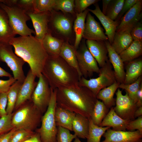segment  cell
Here are the masks:
<instances>
[{"label":"cell","instance_id":"obj_1","mask_svg":"<svg viewBox=\"0 0 142 142\" xmlns=\"http://www.w3.org/2000/svg\"><path fill=\"white\" fill-rule=\"evenodd\" d=\"M56 89L57 105L76 114L90 118L98 99L90 90L79 85Z\"/></svg>","mask_w":142,"mask_h":142},{"label":"cell","instance_id":"obj_2","mask_svg":"<svg viewBox=\"0 0 142 142\" xmlns=\"http://www.w3.org/2000/svg\"><path fill=\"white\" fill-rule=\"evenodd\" d=\"M9 43L14 47L15 53L28 63L32 73L38 78L49 56L42 42L32 35L15 37Z\"/></svg>","mask_w":142,"mask_h":142},{"label":"cell","instance_id":"obj_3","mask_svg":"<svg viewBox=\"0 0 142 142\" xmlns=\"http://www.w3.org/2000/svg\"><path fill=\"white\" fill-rule=\"evenodd\" d=\"M42 74L53 90L78 86L80 78L77 71L59 56H48Z\"/></svg>","mask_w":142,"mask_h":142},{"label":"cell","instance_id":"obj_4","mask_svg":"<svg viewBox=\"0 0 142 142\" xmlns=\"http://www.w3.org/2000/svg\"><path fill=\"white\" fill-rule=\"evenodd\" d=\"M43 114L34 105L31 100L28 101L12 113V125L16 130L34 131L40 124Z\"/></svg>","mask_w":142,"mask_h":142},{"label":"cell","instance_id":"obj_5","mask_svg":"<svg viewBox=\"0 0 142 142\" xmlns=\"http://www.w3.org/2000/svg\"><path fill=\"white\" fill-rule=\"evenodd\" d=\"M50 101L46 111L42 115L40 127L36 130L42 142H56L57 127L55 118V109L57 105L56 89L51 88Z\"/></svg>","mask_w":142,"mask_h":142},{"label":"cell","instance_id":"obj_6","mask_svg":"<svg viewBox=\"0 0 142 142\" xmlns=\"http://www.w3.org/2000/svg\"><path fill=\"white\" fill-rule=\"evenodd\" d=\"M116 81L113 67L108 59L100 68L97 77L88 79L82 77L79 79L78 85L88 88L96 97L101 90Z\"/></svg>","mask_w":142,"mask_h":142},{"label":"cell","instance_id":"obj_7","mask_svg":"<svg viewBox=\"0 0 142 142\" xmlns=\"http://www.w3.org/2000/svg\"><path fill=\"white\" fill-rule=\"evenodd\" d=\"M0 7L6 13L9 24L16 35L25 36L35 34L34 31L27 24L26 22L30 18L25 11L16 6H8L1 2Z\"/></svg>","mask_w":142,"mask_h":142},{"label":"cell","instance_id":"obj_8","mask_svg":"<svg viewBox=\"0 0 142 142\" xmlns=\"http://www.w3.org/2000/svg\"><path fill=\"white\" fill-rule=\"evenodd\" d=\"M12 47L9 43H0V61L6 63L16 80L23 83L26 77L23 70L26 62L14 53Z\"/></svg>","mask_w":142,"mask_h":142},{"label":"cell","instance_id":"obj_9","mask_svg":"<svg viewBox=\"0 0 142 142\" xmlns=\"http://www.w3.org/2000/svg\"><path fill=\"white\" fill-rule=\"evenodd\" d=\"M76 54L78 66L82 76L87 78L92 77L94 73L98 74L100 70L96 60L88 49L85 39L82 40Z\"/></svg>","mask_w":142,"mask_h":142},{"label":"cell","instance_id":"obj_10","mask_svg":"<svg viewBox=\"0 0 142 142\" xmlns=\"http://www.w3.org/2000/svg\"><path fill=\"white\" fill-rule=\"evenodd\" d=\"M37 85L31 98L34 105L43 114L47 110L51 97V88L42 74L38 78Z\"/></svg>","mask_w":142,"mask_h":142},{"label":"cell","instance_id":"obj_11","mask_svg":"<svg viewBox=\"0 0 142 142\" xmlns=\"http://www.w3.org/2000/svg\"><path fill=\"white\" fill-rule=\"evenodd\" d=\"M115 93L116 106L114 108L115 113L124 119L129 121L135 119L134 113L138 108L136 103L130 98L126 92L123 95L119 88Z\"/></svg>","mask_w":142,"mask_h":142},{"label":"cell","instance_id":"obj_12","mask_svg":"<svg viewBox=\"0 0 142 142\" xmlns=\"http://www.w3.org/2000/svg\"><path fill=\"white\" fill-rule=\"evenodd\" d=\"M26 13L30 18L34 29V37L42 42L46 35L50 33L49 24L50 12H38L31 11Z\"/></svg>","mask_w":142,"mask_h":142},{"label":"cell","instance_id":"obj_13","mask_svg":"<svg viewBox=\"0 0 142 142\" xmlns=\"http://www.w3.org/2000/svg\"><path fill=\"white\" fill-rule=\"evenodd\" d=\"M85 23L83 38L87 40H108L107 36L99 23L89 13H88Z\"/></svg>","mask_w":142,"mask_h":142},{"label":"cell","instance_id":"obj_14","mask_svg":"<svg viewBox=\"0 0 142 142\" xmlns=\"http://www.w3.org/2000/svg\"><path fill=\"white\" fill-rule=\"evenodd\" d=\"M105 139L102 142H141L142 134L135 131H116L108 129L103 135Z\"/></svg>","mask_w":142,"mask_h":142},{"label":"cell","instance_id":"obj_15","mask_svg":"<svg viewBox=\"0 0 142 142\" xmlns=\"http://www.w3.org/2000/svg\"><path fill=\"white\" fill-rule=\"evenodd\" d=\"M51 16L49 26L58 34L68 37L72 31V23L69 17L61 13H56L54 10L50 12Z\"/></svg>","mask_w":142,"mask_h":142},{"label":"cell","instance_id":"obj_16","mask_svg":"<svg viewBox=\"0 0 142 142\" xmlns=\"http://www.w3.org/2000/svg\"><path fill=\"white\" fill-rule=\"evenodd\" d=\"M36 77L30 69L19 89L14 110H16L26 102L31 100L37 84L35 81Z\"/></svg>","mask_w":142,"mask_h":142},{"label":"cell","instance_id":"obj_17","mask_svg":"<svg viewBox=\"0 0 142 142\" xmlns=\"http://www.w3.org/2000/svg\"><path fill=\"white\" fill-rule=\"evenodd\" d=\"M142 0L137 2L121 19L116 32H118L133 27L139 22L142 18Z\"/></svg>","mask_w":142,"mask_h":142},{"label":"cell","instance_id":"obj_18","mask_svg":"<svg viewBox=\"0 0 142 142\" xmlns=\"http://www.w3.org/2000/svg\"><path fill=\"white\" fill-rule=\"evenodd\" d=\"M95 8L92 9L87 8L89 12L95 15L99 20L105 30V34L108 41L111 44L113 41L117 28L120 23L119 21H113L104 14L100 10L99 6L95 3Z\"/></svg>","mask_w":142,"mask_h":142},{"label":"cell","instance_id":"obj_19","mask_svg":"<svg viewBox=\"0 0 142 142\" xmlns=\"http://www.w3.org/2000/svg\"><path fill=\"white\" fill-rule=\"evenodd\" d=\"M105 43L108 50V59L113 68L116 81L120 84L123 83L125 72L124 69V62L108 41H105Z\"/></svg>","mask_w":142,"mask_h":142},{"label":"cell","instance_id":"obj_20","mask_svg":"<svg viewBox=\"0 0 142 142\" xmlns=\"http://www.w3.org/2000/svg\"><path fill=\"white\" fill-rule=\"evenodd\" d=\"M85 43L89 51L99 66L103 67L108 60L105 41L86 40Z\"/></svg>","mask_w":142,"mask_h":142},{"label":"cell","instance_id":"obj_21","mask_svg":"<svg viewBox=\"0 0 142 142\" xmlns=\"http://www.w3.org/2000/svg\"><path fill=\"white\" fill-rule=\"evenodd\" d=\"M130 121L124 119L119 116L115 113L113 107L110 108L99 126H109L112 127L113 130L126 131Z\"/></svg>","mask_w":142,"mask_h":142},{"label":"cell","instance_id":"obj_22","mask_svg":"<svg viewBox=\"0 0 142 142\" xmlns=\"http://www.w3.org/2000/svg\"><path fill=\"white\" fill-rule=\"evenodd\" d=\"M132 28H129L118 32H116L111 45L119 54L128 48L133 41L130 34Z\"/></svg>","mask_w":142,"mask_h":142},{"label":"cell","instance_id":"obj_23","mask_svg":"<svg viewBox=\"0 0 142 142\" xmlns=\"http://www.w3.org/2000/svg\"><path fill=\"white\" fill-rule=\"evenodd\" d=\"M76 114L57 105L55 118L56 126L72 131V124Z\"/></svg>","mask_w":142,"mask_h":142},{"label":"cell","instance_id":"obj_24","mask_svg":"<svg viewBox=\"0 0 142 142\" xmlns=\"http://www.w3.org/2000/svg\"><path fill=\"white\" fill-rule=\"evenodd\" d=\"M64 41L53 36L50 33L46 35L42 41V45L49 56H59L60 50Z\"/></svg>","mask_w":142,"mask_h":142},{"label":"cell","instance_id":"obj_25","mask_svg":"<svg viewBox=\"0 0 142 142\" xmlns=\"http://www.w3.org/2000/svg\"><path fill=\"white\" fill-rule=\"evenodd\" d=\"M123 83L130 84L136 81L142 74V60L138 58L127 63Z\"/></svg>","mask_w":142,"mask_h":142},{"label":"cell","instance_id":"obj_26","mask_svg":"<svg viewBox=\"0 0 142 142\" xmlns=\"http://www.w3.org/2000/svg\"><path fill=\"white\" fill-rule=\"evenodd\" d=\"M89 127V118L79 114H76L72 124V130L77 137L87 138Z\"/></svg>","mask_w":142,"mask_h":142},{"label":"cell","instance_id":"obj_27","mask_svg":"<svg viewBox=\"0 0 142 142\" xmlns=\"http://www.w3.org/2000/svg\"><path fill=\"white\" fill-rule=\"evenodd\" d=\"M16 35L9 24L6 13L0 7V43H9Z\"/></svg>","mask_w":142,"mask_h":142},{"label":"cell","instance_id":"obj_28","mask_svg":"<svg viewBox=\"0 0 142 142\" xmlns=\"http://www.w3.org/2000/svg\"><path fill=\"white\" fill-rule=\"evenodd\" d=\"M76 51L73 46L64 42L61 48L59 56L77 71L80 78L82 76L78 66Z\"/></svg>","mask_w":142,"mask_h":142},{"label":"cell","instance_id":"obj_29","mask_svg":"<svg viewBox=\"0 0 142 142\" xmlns=\"http://www.w3.org/2000/svg\"><path fill=\"white\" fill-rule=\"evenodd\" d=\"M120 83L116 81L111 85L101 90L96 96L98 99L102 101L106 107L111 108L115 105L114 97Z\"/></svg>","mask_w":142,"mask_h":142},{"label":"cell","instance_id":"obj_30","mask_svg":"<svg viewBox=\"0 0 142 142\" xmlns=\"http://www.w3.org/2000/svg\"><path fill=\"white\" fill-rule=\"evenodd\" d=\"M89 12L87 8L83 12L76 14V18L73 26L75 35V39L73 46L76 50L78 48L82 39L85 28V20Z\"/></svg>","mask_w":142,"mask_h":142},{"label":"cell","instance_id":"obj_31","mask_svg":"<svg viewBox=\"0 0 142 142\" xmlns=\"http://www.w3.org/2000/svg\"><path fill=\"white\" fill-rule=\"evenodd\" d=\"M142 54V42L133 40L119 55L123 62L128 63L136 59Z\"/></svg>","mask_w":142,"mask_h":142},{"label":"cell","instance_id":"obj_32","mask_svg":"<svg viewBox=\"0 0 142 142\" xmlns=\"http://www.w3.org/2000/svg\"><path fill=\"white\" fill-rule=\"evenodd\" d=\"M22 83L16 80L10 87L7 92V103L6 109L7 114L13 113L17 100L19 89Z\"/></svg>","mask_w":142,"mask_h":142},{"label":"cell","instance_id":"obj_33","mask_svg":"<svg viewBox=\"0 0 142 142\" xmlns=\"http://www.w3.org/2000/svg\"><path fill=\"white\" fill-rule=\"evenodd\" d=\"M108 109L102 102L97 100L90 117L94 124L99 126L108 113Z\"/></svg>","mask_w":142,"mask_h":142},{"label":"cell","instance_id":"obj_34","mask_svg":"<svg viewBox=\"0 0 142 142\" xmlns=\"http://www.w3.org/2000/svg\"><path fill=\"white\" fill-rule=\"evenodd\" d=\"M89 127L87 142H100L101 137L106 131L110 128L109 126L102 127L97 125L89 118Z\"/></svg>","mask_w":142,"mask_h":142},{"label":"cell","instance_id":"obj_35","mask_svg":"<svg viewBox=\"0 0 142 142\" xmlns=\"http://www.w3.org/2000/svg\"><path fill=\"white\" fill-rule=\"evenodd\" d=\"M142 77H140L133 83L129 84H120L119 88L124 90L129 97L136 103L137 102V94L142 83Z\"/></svg>","mask_w":142,"mask_h":142},{"label":"cell","instance_id":"obj_36","mask_svg":"<svg viewBox=\"0 0 142 142\" xmlns=\"http://www.w3.org/2000/svg\"><path fill=\"white\" fill-rule=\"evenodd\" d=\"M124 0H111L108 7L105 15L115 21L122 9Z\"/></svg>","mask_w":142,"mask_h":142},{"label":"cell","instance_id":"obj_37","mask_svg":"<svg viewBox=\"0 0 142 142\" xmlns=\"http://www.w3.org/2000/svg\"><path fill=\"white\" fill-rule=\"evenodd\" d=\"M74 0H55L54 10H60L64 13L74 14Z\"/></svg>","mask_w":142,"mask_h":142},{"label":"cell","instance_id":"obj_38","mask_svg":"<svg viewBox=\"0 0 142 142\" xmlns=\"http://www.w3.org/2000/svg\"><path fill=\"white\" fill-rule=\"evenodd\" d=\"M55 0H35L34 11L41 12L54 10Z\"/></svg>","mask_w":142,"mask_h":142},{"label":"cell","instance_id":"obj_39","mask_svg":"<svg viewBox=\"0 0 142 142\" xmlns=\"http://www.w3.org/2000/svg\"><path fill=\"white\" fill-rule=\"evenodd\" d=\"M35 132L23 129L16 130L12 135L9 142H23Z\"/></svg>","mask_w":142,"mask_h":142},{"label":"cell","instance_id":"obj_40","mask_svg":"<svg viewBox=\"0 0 142 142\" xmlns=\"http://www.w3.org/2000/svg\"><path fill=\"white\" fill-rule=\"evenodd\" d=\"M77 137L74 134H71L69 130L60 126L57 127L56 142H72Z\"/></svg>","mask_w":142,"mask_h":142},{"label":"cell","instance_id":"obj_41","mask_svg":"<svg viewBox=\"0 0 142 142\" xmlns=\"http://www.w3.org/2000/svg\"><path fill=\"white\" fill-rule=\"evenodd\" d=\"M12 113L0 118V136L8 133L13 128L12 125Z\"/></svg>","mask_w":142,"mask_h":142},{"label":"cell","instance_id":"obj_42","mask_svg":"<svg viewBox=\"0 0 142 142\" xmlns=\"http://www.w3.org/2000/svg\"><path fill=\"white\" fill-rule=\"evenodd\" d=\"M98 0H74V11L77 13L83 12L89 6L92 4L97 3Z\"/></svg>","mask_w":142,"mask_h":142},{"label":"cell","instance_id":"obj_43","mask_svg":"<svg viewBox=\"0 0 142 142\" xmlns=\"http://www.w3.org/2000/svg\"><path fill=\"white\" fill-rule=\"evenodd\" d=\"M130 34L133 40L142 42V24L139 22L132 27Z\"/></svg>","mask_w":142,"mask_h":142},{"label":"cell","instance_id":"obj_44","mask_svg":"<svg viewBox=\"0 0 142 142\" xmlns=\"http://www.w3.org/2000/svg\"><path fill=\"white\" fill-rule=\"evenodd\" d=\"M35 0H18L16 6L25 11L26 13L34 11Z\"/></svg>","mask_w":142,"mask_h":142},{"label":"cell","instance_id":"obj_45","mask_svg":"<svg viewBox=\"0 0 142 142\" xmlns=\"http://www.w3.org/2000/svg\"><path fill=\"white\" fill-rule=\"evenodd\" d=\"M136 129L142 134V116L138 117L136 119L130 121L128 124L126 130L132 131Z\"/></svg>","mask_w":142,"mask_h":142},{"label":"cell","instance_id":"obj_46","mask_svg":"<svg viewBox=\"0 0 142 142\" xmlns=\"http://www.w3.org/2000/svg\"><path fill=\"white\" fill-rule=\"evenodd\" d=\"M138 0H124L121 10L115 21H119L125 14L135 4Z\"/></svg>","mask_w":142,"mask_h":142},{"label":"cell","instance_id":"obj_47","mask_svg":"<svg viewBox=\"0 0 142 142\" xmlns=\"http://www.w3.org/2000/svg\"><path fill=\"white\" fill-rule=\"evenodd\" d=\"M7 92L0 93V117L4 116L7 115L6 109L7 103Z\"/></svg>","mask_w":142,"mask_h":142},{"label":"cell","instance_id":"obj_48","mask_svg":"<svg viewBox=\"0 0 142 142\" xmlns=\"http://www.w3.org/2000/svg\"><path fill=\"white\" fill-rule=\"evenodd\" d=\"M16 80L12 77L7 80L0 79V93L7 92L10 87Z\"/></svg>","mask_w":142,"mask_h":142},{"label":"cell","instance_id":"obj_49","mask_svg":"<svg viewBox=\"0 0 142 142\" xmlns=\"http://www.w3.org/2000/svg\"><path fill=\"white\" fill-rule=\"evenodd\" d=\"M16 130L13 128L9 132L0 136V142H9L10 138Z\"/></svg>","mask_w":142,"mask_h":142},{"label":"cell","instance_id":"obj_50","mask_svg":"<svg viewBox=\"0 0 142 142\" xmlns=\"http://www.w3.org/2000/svg\"><path fill=\"white\" fill-rule=\"evenodd\" d=\"M23 142H42L39 134L37 132Z\"/></svg>","mask_w":142,"mask_h":142},{"label":"cell","instance_id":"obj_51","mask_svg":"<svg viewBox=\"0 0 142 142\" xmlns=\"http://www.w3.org/2000/svg\"><path fill=\"white\" fill-rule=\"evenodd\" d=\"M138 108L142 106V84L141 83L137 94V102L136 103Z\"/></svg>","mask_w":142,"mask_h":142},{"label":"cell","instance_id":"obj_52","mask_svg":"<svg viewBox=\"0 0 142 142\" xmlns=\"http://www.w3.org/2000/svg\"><path fill=\"white\" fill-rule=\"evenodd\" d=\"M111 0H102V12L105 15L109 6V5Z\"/></svg>","mask_w":142,"mask_h":142},{"label":"cell","instance_id":"obj_53","mask_svg":"<svg viewBox=\"0 0 142 142\" xmlns=\"http://www.w3.org/2000/svg\"><path fill=\"white\" fill-rule=\"evenodd\" d=\"M5 77L9 78L12 77V75L0 66V77Z\"/></svg>","mask_w":142,"mask_h":142},{"label":"cell","instance_id":"obj_54","mask_svg":"<svg viewBox=\"0 0 142 142\" xmlns=\"http://www.w3.org/2000/svg\"><path fill=\"white\" fill-rule=\"evenodd\" d=\"M142 116V106L138 107L135 110L134 113V117L135 118Z\"/></svg>","mask_w":142,"mask_h":142},{"label":"cell","instance_id":"obj_55","mask_svg":"<svg viewBox=\"0 0 142 142\" xmlns=\"http://www.w3.org/2000/svg\"><path fill=\"white\" fill-rule=\"evenodd\" d=\"M74 142H82L79 138L77 137L74 139Z\"/></svg>","mask_w":142,"mask_h":142},{"label":"cell","instance_id":"obj_56","mask_svg":"<svg viewBox=\"0 0 142 142\" xmlns=\"http://www.w3.org/2000/svg\"></svg>","mask_w":142,"mask_h":142},{"label":"cell","instance_id":"obj_57","mask_svg":"<svg viewBox=\"0 0 142 142\" xmlns=\"http://www.w3.org/2000/svg\"><path fill=\"white\" fill-rule=\"evenodd\" d=\"M0 118H1V117H0Z\"/></svg>","mask_w":142,"mask_h":142}]
</instances>
